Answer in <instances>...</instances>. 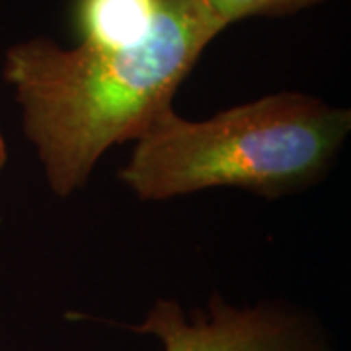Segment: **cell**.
<instances>
[{
    "label": "cell",
    "mask_w": 351,
    "mask_h": 351,
    "mask_svg": "<svg viewBox=\"0 0 351 351\" xmlns=\"http://www.w3.org/2000/svg\"><path fill=\"white\" fill-rule=\"evenodd\" d=\"M223 29L203 0H164L154 29L138 41L63 49L38 38L6 51L2 75L49 188L69 197L110 147L137 141L172 108L176 90Z\"/></svg>",
    "instance_id": "obj_1"
},
{
    "label": "cell",
    "mask_w": 351,
    "mask_h": 351,
    "mask_svg": "<svg viewBox=\"0 0 351 351\" xmlns=\"http://www.w3.org/2000/svg\"><path fill=\"white\" fill-rule=\"evenodd\" d=\"M351 129L348 108L277 92L203 121L162 112L137 138L119 178L138 199L211 188L279 197L328 174Z\"/></svg>",
    "instance_id": "obj_2"
},
{
    "label": "cell",
    "mask_w": 351,
    "mask_h": 351,
    "mask_svg": "<svg viewBox=\"0 0 351 351\" xmlns=\"http://www.w3.org/2000/svg\"><path fill=\"white\" fill-rule=\"evenodd\" d=\"M162 341L164 351H326L304 316L274 304L237 308L213 297L209 313L191 318L174 301L154 302L145 322L131 326Z\"/></svg>",
    "instance_id": "obj_3"
},
{
    "label": "cell",
    "mask_w": 351,
    "mask_h": 351,
    "mask_svg": "<svg viewBox=\"0 0 351 351\" xmlns=\"http://www.w3.org/2000/svg\"><path fill=\"white\" fill-rule=\"evenodd\" d=\"M164 0H76L75 25L84 43H131L147 38Z\"/></svg>",
    "instance_id": "obj_4"
},
{
    "label": "cell",
    "mask_w": 351,
    "mask_h": 351,
    "mask_svg": "<svg viewBox=\"0 0 351 351\" xmlns=\"http://www.w3.org/2000/svg\"><path fill=\"white\" fill-rule=\"evenodd\" d=\"M318 2L324 0H203L207 10L223 27L254 16H287Z\"/></svg>",
    "instance_id": "obj_5"
},
{
    "label": "cell",
    "mask_w": 351,
    "mask_h": 351,
    "mask_svg": "<svg viewBox=\"0 0 351 351\" xmlns=\"http://www.w3.org/2000/svg\"><path fill=\"white\" fill-rule=\"evenodd\" d=\"M6 162V143H4V137H2V131H0V170Z\"/></svg>",
    "instance_id": "obj_6"
}]
</instances>
